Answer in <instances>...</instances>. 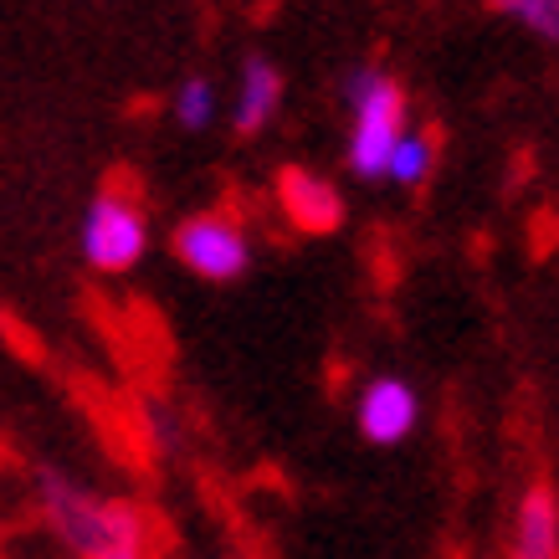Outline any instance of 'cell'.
I'll return each instance as SVG.
<instances>
[{
	"label": "cell",
	"mask_w": 559,
	"mask_h": 559,
	"mask_svg": "<svg viewBox=\"0 0 559 559\" xmlns=\"http://www.w3.org/2000/svg\"><path fill=\"white\" fill-rule=\"evenodd\" d=\"M36 492L51 534L78 559H150V524L134 503L87 492L62 473H41Z\"/></svg>",
	"instance_id": "obj_1"
},
{
	"label": "cell",
	"mask_w": 559,
	"mask_h": 559,
	"mask_svg": "<svg viewBox=\"0 0 559 559\" xmlns=\"http://www.w3.org/2000/svg\"><path fill=\"white\" fill-rule=\"evenodd\" d=\"M344 108H349V144H344L349 175L385 180L390 154L411 134V98L401 78L380 68H355L344 78Z\"/></svg>",
	"instance_id": "obj_2"
},
{
	"label": "cell",
	"mask_w": 559,
	"mask_h": 559,
	"mask_svg": "<svg viewBox=\"0 0 559 559\" xmlns=\"http://www.w3.org/2000/svg\"><path fill=\"white\" fill-rule=\"evenodd\" d=\"M83 257L103 277H123L150 257V216L129 190H98L83 211Z\"/></svg>",
	"instance_id": "obj_3"
},
{
	"label": "cell",
	"mask_w": 559,
	"mask_h": 559,
	"mask_svg": "<svg viewBox=\"0 0 559 559\" xmlns=\"http://www.w3.org/2000/svg\"><path fill=\"white\" fill-rule=\"evenodd\" d=\"M175 262L195 272L201 283H237L252 267V231L226 211H201L175 226Z\"/></svg>",
	"instance_id": "obj_4"
},
{
	"label": "cell",
	"mask_w": 559,
	"mask_h": 559,
	"mask_svg": "<svg viewBox=\"0 0 559 559\" xmlns=\"http://www.w3.org/2000/svg\"><path fill=\"white\" fill-rule=\"evenodd\" d=\"M355 426L370 447H401L421 426V395L406 374H370L355 395Z\"/></svg>",
	"instance_id": "obj_5"
},
{
	"label": "cell",
	"mask_w": 559,
	"mask_h": 559,
	"mask_svg": "<svg viewBox=\"0 0 559 559\" xmlns=\"http://www.w3.org/2000/svg\"><path fill=\"white\" fill-rule=\"evenodd\" d=\"M277 205H283V216L308 231V237H329V231H340L344 221V195L334 180H323L319 170H283L277 175Z\"/></svg>",
	"instance_id": "obj_6"
},
{
	"label": "cell",
	"mask_w": 559,
	"mask_h": 559,
	"mask_svg": "<svg viewBox=\"0 0 559 559\" xmlns=\"http://www.w3.org/2000/svg\"><path fill=\"white\" fill-rule=\"evenodd\" d=\"M509 559H559V492L528 483L509 524Z\"/></svg>",
	"instance_id": "obj_7"
},
{
	"label": "cell",
	"mask_w": 559,
	"mask_h": 559,
	"mask_svg": "<svg viewBox=\"0 0 559 559\" xmlns=\"http://www.w3.org/2000/svg\"><path fill=\"white\" fill-rule=\"evenodd\" d=\"M283 108V72L267 57H247L237 78V98H231V129L237 134H262Z\"/></svg>",
	"instance_id": "obj_8"
},
{
	"label": "cell",
	"mask_w": 559,
	"mask_h": 559,
	"mask_svg": "<svg viewBox=\"0 0 559 559\" xmlns=\"http://www.w3.org/2000/svg\"><path fill=\"white\" fill-rule=\"evenodd\" d=\"M431 170H437V139L426 134V129H411V134L401 139V150L390 154L385 180H395L401 190H421L426 180H431Z\"/></svg>",
	"instance_id": "obj_9"
},
{
	"label": "cell",
	"mask_w": 559,
	"mask_h": 559,
	"mask_svg": "<svg viewBox=\"0 0 559 559\" xmlns=\"http://www.w3.org/2000/svg\"><path fill=\"white\" fill-rule=\"evenodd\" d=\"M170 114H175V123L186 129V134H201V129H211L216 123V114H221V93H216V83L211 78H186V83L175 87V98H170Z\"/></svg>",
	"instance_id": "obj_10"
},
{
	"label": "cell",
	"mask_w": 559,
	"mask_h": 559,
	"mask_svg": "<svg viewBox=\"0 0 559 559\" xmlns=\"http://www.w3.org/2000/svg\"><path fill=\"white\" fill-rule=\"evenodd\" d=\"M492 11L539 41H559V0H492Z\"/></svg>",
	"instance_id": "obj_11"
}]
</instances>
